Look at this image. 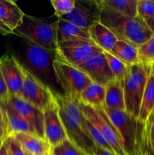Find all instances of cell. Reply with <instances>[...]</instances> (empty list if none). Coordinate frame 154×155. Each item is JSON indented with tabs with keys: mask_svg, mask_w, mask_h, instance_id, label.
<instances>
[{
	"mask_svg": "<svg viewBox=\"0 0 154 155\" xmlns=\"http://www.w3.org/2000/svg\"><path fill=\"white\" fill-rule=\"evenodd\" d=\"M104 54L115 80L123 81L128 72V66L110 52L104 51Z\"/></svg>",
	"mask_w": 154,
	"mask_h": 155,
	"instance_id": "cell-27",
	"label": "cell"
},
{
	"mask_svg": "<svg viewBox=\"0 0 154 155\" xmlns=\"http://www.w3.org/2000/svg\"><path fill=\"white\" fill-rule=\"evenodd\" d=\"M0 155H9V153L7 149V147H6L5 142H3L2 146L0 147Z\"/></svg>",
	"mask_w": 154,
	"mask_h": 155,
	"instance_id": "cell-40",
	"label": "cell"
},
{
	"mask_svg": "<svg viewBox=\"0 0 154 155\" xmlns=\"http://www.w3.org/2000/svg\"><path fill=\"white\" fill-rule=\"evenodd\" d=\"M49 155H50V154H49Z\"/></svg>",
	"mask_w": 154,
	"mask_h": 155,
	"instance_id": "cell-47",
	"label": "cell"
},
{
	"mask_svg": "<svg viewBox=\"0 0 154 155\" xmlns=\"http://www.w3.org/2000/svg\"><path fill=\"white\" fill-rule=\"evenodd\" d=\"M6 138H7V136H6L5 133L4 132H3L2 130L0 129V139H4V140H5Z\"/></svg>",
	"mask_w": 154,
	"mask_h": 155,
	"instance_id": "cell-41",
	"label": "cell"
},
{
	"mask_svg": "<svg viewBox=\"0 0 154 155\" xmlns=\"http://www.w3.org/2000/svg\"><path fill=\"white\" fill-rule=\"evenodd\" d=\"M105 105L110 110L125 111L123 81L114 80L105 86Z\"/></svg>",
	"mask_w": 154,
	"mask_h": 155,
	"instance_id": "cell-17",
	"label": "cell"
},
{
	"mask_svg": "<svg viewBox=\"0 0 154 155\" xmlns=\"http://www.w3.org/2000/svg\"><path fill=\"white\" fill-rule=\"evenodd\" d=\"M0 33H1L2 35L5 36V35L14 33V32L12 31L10 28H8L5 24H4L2 21H0Z\"/></svg>",
	"mask_w": 154,
	"mask_h": 155,
	"instance_id": "cell-38",
	"label": "cell"
},
{
	"mask_svg": "<svg viewBox=\"0 0 154 155\" xmlns=\"http://www.w3.org/2000/svg\"><path fill=\"white\" fill-rule=\"evenodd\" d=\"M50 2L54 9L55 16L62 18L73 9L75 0H51Z\"/></svg>",
	"mask_w": 154,
	"mask_h": 155,
	"instance_id": "cell-30",
	"label": "cell"
},
{
	"mask_svg": "<svg viewBox=\"0 0 154 155\" xmlns=\"http://www.w3.org/2000/svg\"><path fill=\"white\" fill-rule=\"evenodd\" d=\"M110 53L122 61L127 66L140 63L138 48L124 41L118 40Z\"/></svg>",
	"mask_w": 154,
	"mask_h": 155,
	"instance_id": "cell-24",
	"label": "cell"
},
{
	"mask_svg": "<svg viewBox=\"0 0 154 155\" xmlns=\"http://www.w3.org/2000/svg\"><path fill=\"white\" fill-rule=\"evenodd\" d=\"M98 2L125 16H137V0H98Z\"/></svg>",
	"mask_w": 154,
	"mask_h": 155,
	"instance_id": "cell-26",
	"label": "cell"
},
{
	"mask_svg": "<svg viewBox=\"0 0 154 155\" xmlns=\"http://www.w3.org/2000/svg\"><path fill=\"white\" fill-rule=\"evenodd\" d=\"M149 137H150L151 144L154 150V120L152 116L149 118Z\"/></svg>",
	"mask_w": 154,
	"mask_h": 155,
	"instance_id": "cell-36",
	"label": "cell"
},
{
	"mask_svg": "<svg viewBox=\"0 0 154 155\" xmlns=\"http://www.w3.org/2000/svg\"><path fill=\"white\" fill-rule=\"evenodd\" d=\"M54 98L68 140L87 154L94 155L93 149L95 145L86 131L85 117L79 100L55 92Z\"/></svg>",
	"mask_w": 154,
	"mask_h": 155,
	"instance_id": "cell-1",
	"label": "cell"
},
{
	"mask_svg": "<svg viewBox=\"0 0 154 155\" xmlns=\"http://www.w3.org/2000/svg\"><path fill=\"white\" fill-rule=\"evenodd\" d=\"M138 55L140 63L154 64V36L138 47Z\"/></svg>",
	"mask_w": 154,
	"mask_h": 155,
	"instance_id": "cell-29",
	"label": "cell"
},
{
	"mask_svg": "<svg viewBox=\"0 0 154 155\" xmlns=\"http://www.w3.org/2000/svg\"><path fill=\"white\" fill-rule=\"evenodd\" d=\"M80 71L86 74L93 83L105 86L110 82L115 80L110 71L104 51H101L78 67Z\"/></svg>",
	"mask_w": 154,
	"mask_h": 155,
	"instance_id": "cell-14",
	"label": "cell"
},
{
	"mask_svg": "<svg viewBox=\"0 0 154 155\" xmlns=\"http://www.w3.org/2000/svg\"><path fill=\"white\" fill-rule=\"evenodd\" d=\"M23 38L55 52L57 48L56 21L24 15L21 25L14 31Z\"/></svg>",
	"mask_w": 154,
	"mask_h": 155,
	"instance_id": "cell-4",
	"label": "cell"
},
{
	"mask_svg": "<svg viewBox=\"0 0 154 155\" xmlns=\"http://www.w3.org/2000/svg\"><path fill=\"white\" fill-rule=\"evenodd\" d=\"M0 70L11 96L22 97L23 74L20 61L11 54L0 58Z\"/></svg>",
	"mask_w": 154,
	"mask_h": 155,
	"instance_id": "cell-13",
	"label": "cell"
},
{
	"mask_svg": "<svg viewBox=\"0 0 154 155\" xmlns=\"http://www.w3.org/2000/svg\"><path fill=\"white\" fill-rule=\"evenodd\" d=\"M133 155H154L149 137V120L146 123L137 121V131Z\"/></svg>",
	"mask_w": 154,
	"mask_h": 155,
	"instance_id": "cell-22",
	"label": "cell"
},
{
	"mask_svg": "<svg viewBox=\"0 0 154 155\" xmlns=\"http://www.w3.org/2000/svg\"><path fill=\"white\" fill-rule=\"evenodd\" d=\"M88 33L90 39L104 51L110 52L118 41L113 32L100 21L88 29Z\"/></svg>",
	"mask_w": 154,
	"mask_h": 155,
	"instance_id": "cell-19",
	"label": "cell"
},
{
	"mask_svg": "<svg viewBox=\"0 0 154 155\" xmlns=\"http://www.w3.org/2000/svg\"><path fill=\"white\" fill-rule=\"evenodd\" d=\"M0 129L5 133L6 136L8 137V125L5 110L1 101H0Z\"/></svg>",
	"mask_w": 154,
	"mask_h": 155,
	"instance_id": "cell-35",
	"label": "cell"
},
{
	"mask_svg": "<svg viewBox=\"0 0 154 155\" xmlns=\"http://www.w3.org/2000/svg\"><path fill=\"white\" fill-rule=\"evenodd\" d=\"M154 110V76L151 72L142 97L138 120L146 123Z\"/></svg>",
	"mask_w": 154,
	"mask_h": 155,
	"instance_id": "cell-25",
	"label": "cell"
},
{
	"mask_svg": "<svg viewBox=\"0 0 154 155\" xmlns=\"http://www.w3.org/2000/svg\"><path fill=\"white\" fill-rule=\"evenodd\" d=\"M4 139H0V147L2 146V145L3 144V142H4Z\"/></svg>",
	"mask_w": 154,
	"mask_h": 155,
	"instance_id": "cell-43",
	"label": "cell"
},
{
	"mask_svg": "<svg viewBox=\"0 0 154 155\" xmlns=\"http://www.w3.org/2000/svg\"><path fill=\"white\" fill-rule=\"evenodd\" d=\"M44 135L45 140L51 149L61 145L67 139L55 101H53L43 110Z\"/></svg>",
	"mask_w": 154,
	"mask_h": 155,
	"instance_id": "cell-11",
	"label": "cell"
},
{
	"mask_svg": "<svg viewBox=\"0 0 154 155\" xmlns=\"http://www.w3.org/2000/svg\"><path fill=\"white\" fill-rule=\"evenodd\" d=\"M146 23L148 27H149V28L150 29L151 31L154 34V16L152 18H151L150 19L148 20V21H146Z\"/></svg>",
	"mask_w": 154,
	"mask_h": 155,
	"instance_id": "cell-39",
	"label": "cell"
},
{
	"mask_svg": "<svg viewBox=\"0 0 154 155\" xmlns=\"http://www.w3.org/2000/svg\"><path fill=\"white\" fill-rule=\"evenodd\" d=\"M24 15L14 1L0 0V21L13 32L21 24Z\"/></svg>",
	"mask_w": 154,
	"mask_h": 155,
	"instance_id": "cell-18",
	"label": "cell"
},
{
	"mask_svg": "<svg viewBox=\"0 0 154 155\" xmlns=\"http://www.w3.org/2000/svg\"><path fill=\"white\" fill-rule=\"evenodd\" d=\"M53 52L26 39L25 57L30 68L29 71L36 73L34 75L39 80L40 77L48 78L52 74L54 75L53 61L55 58H53Z\"/></svg>",
	"mask_w": 154,
	"mask_h": 155,
	"instance_id": "cell-10",
	"label": "cell"
},
{
	"mask_svg": "<svg viewBox=\"0 0 154 155\" xmlns=\"http://www.w3.org/2000/svg\"><path fill=\"white\" fill-rule=\"evenodd\" d=\"M56 33L57 45L71 39H90L88 30L81 28L63 18H57L56 21Z\"/></svg>",
	"mask_w": 154,
	"mask_h": 155,
	"instance_id": "cell-20",
	"label": "cell"
},
{
	"mask_svg": "<svg viewBox=\"0 0 154 155\" xmlns=\"http://www.w3.org/2000/svg\"><path fill=\"white\" fill-rule=\"evenodd\" d=\"M9 155H27L20 144L15 140L13 136H8L4 141Z\"/></svg>",
	"mask_w": 154,
	"mask_h": 155,
	"instance_id": "cell-33",
	"label": "cell"
},
{
	"mask_svg": "<svg viewBox=\"0 0 154 155\" xmlns=\"http://www.w3.org/2000/svg\"><path fill=\"white\" fill-rule=\"evenodd\" d=\"M50 155H54V154H52V152H51V151H50V154H49Z\"/></svg>",
	"mask_w": 154,
	"mask_h": 155,
	"instance_id": "cell-45",
	"label": "cell"
},
{
	"mask_svg": "<svg viewBox=\"0 0 154 155\" xmlns=\"http://www.w3.org/2000/svg\"><path fill=\"white\" fill-rule=\"evenodd\" d=\"M54 155H88L66 139L61 145L51 149Z\"/></svg>",
	"mask_w": 154,
	"mask_h": 155,
	"instance_id": "cell-31",
	"label": "cell"
},
{
	"mask_svg": "<svg viewBox=\"0 0 154 155\" xmlns=\"http://www.w3.org/2000/svg\"><path fill=\"white\" fill-rule=\"evenodd\" d=\"M151 72H152V75L154 76V64H152V71H151Z\"/></svg>",
	"mask_w": 154,
	"mask_h": 155,
	"instance_id": "cell-42",
	"label": "cell"
},
{
	"mask_svg": "<svg viewBox=\"0 0 154 155\" xmlns=\"http://www.w3.org/2000/svg\"><path fill=\"white\" fill-rule=\"evenodd\" d=\"M105 86L92 83L82 92L79 101L94 108H101L105 105Z\"/></svg>",
	"mask_w": 154,
	"mask_h": 155,
	"instance_id": "cell-23",
	"label": "cell"
},
{
	"mask_svg": "<svg viewBox=\"0 0 154 155\" xmlns=\"http://www.w3.org/2000/svg\"><path fill=\"white\" fill-rule=\"evenodd\" d=\"M8 125V136L16 133L37 135L30 124L19 114L8 102L2 103Z\"/></svg>",
	"mask_w": 154,
	"mask_h": 155,
	"instance_id": "cell-21",
	"label": "cell"
},
{
	"mask_svg": "<svg viewBox=\"0 0 154 155\" xmlns=\"http://www.w3.org/2000/svg\"><path fill=\"white\" fill-rule=\"evenodd\" d=\"M151 116H152V119H153V120H154V110H153V111H152V115H151Z\"/></svg>",
	"mask_w": 154,
	"mask_h": 155,
	"instance_id": "cell-44",
	"label": "cell"
},
{
	"mask_svg": "<svg viewBox=\"0 0 154 155\" xmlns=\"http://www.w3.org/2000/svg\"><path fill=\"white\" fill-rule=\"evenodd\" d=\"M8 102L31 125L37 136L45 140L43 110L18 97L10 95Z\"/></svg>",
	"mask_w": 154,
	"mask_h": 155,
	"instance_id": "cell-15",
	"label": "cell"
},
{
	"mask_svg": "<svg viewBox=\"0 0 154 155\" xmlns=\"http://www.w3.org/2000/svg\"><path fill=\"white\" fill-rule=\"evenodd\" d=\"M53 68L57 83L64 91L63 94L75 99L79 100L82 92L93 83L78 68L57 57L53 61Z\"/></svg>",
	"mask_w": 154,
	"mask_h": 155,
	"instance_id": "cell-5",
	"label": "cell"
},
{
	"mask_svg": "<svg viewBox=\"0 0 154 155\" xmlns=\"http://www.w3.org/2000/svg\"><path fill=\"white\" fill-rule=\"evenodd\" d=\"M85 129L86 131H87L88 134L90 136L91 139L92 140L93 143L95 144V145L96 147H98L100 148H103L104 150H107V151H110V152L115 153L113 151V150L112 149V148L110 147V145H109L108 142L104 139V138L103 137L102 135L100 133V132L98 131V129L96 127H94L87 119L85 120Z\"/></svg>",
	"mask_w": 154,
	"mask_h": 155,
	"instance_id": "cell-28",
	"label": "cell"
},
{
	"mask_svg": "<svg viewBox=\"0 0 154 155\" xmlns=\"http://www.w3.org/2000/svg\"><path fill=\"white\" fill-rule=\"evenodd\" d=\"M100 11L97 0H77L73 9L62 18L81 28L88 30L99 21Z\"/></svg>",
	"mask_w": 154,
	"mask_h": 155,
	"instance_id": "cell-12",
	"label": "cell"
},
{
	"mask_svg": "<svg viewBox=\"0 0 154 155\" xmlns=\"http://www.w3.org/2000/svg\"><path fill=\"white\" fill-rule=\"evenodd\" d=\"M98 2V0H97ZM99 21L110 29L118 40H122L137 47L154 36V34L138 15L134 18L119 14L99 3Z\"/></svg>",
	"mask_w": 154,
	"mask_h": 155,
	"instance_id": "cell-2",
	"label": "cell"
},
{
	"mask_svg": "<svg viewBox=\"0 0 154 155\" xmlns=\"http://www.w3.org/2000/svg\"><path fill=\"white\" fill-rule=\"evenodd\" d=\"M94 155H116L115 153L110 152V151L104 150L103 148H100L98 147H94Z\"/></svg>",
	"mask_w": 154,
	"mask_h": 155,
	"instance_id": "cell-37",
	"label": "cell"
},
{
	"mask_svg": "<svg viewBox=\"0 0 154 155\" xmlns=\"http://www.w3.org/2000/svg\"><path fill=\"white\" fill-rule=\"evenodd\" d=\"M101 51H104L91 39H74L57 45L56 57L78 68L79 65Z\"/></svg>",
	"mask_w": 154,
	"mask_h": 155,
	"instance_id": "cell-8",
	"label": "cell"
},
{
	"mask_svg": "<svg viewBox=\"0 0 154 155\" xmlns=\"http://www.w3.org/2000/svg\"><path fill=\"white\" fill-rule=\"evenodd\" d=\"M108 119L119 133L127 155H133L136 139L137 120L130 116L126 111L110 110L102 107Z\"/></svg>",
	"mask_w": 154,
	"mask_h": 155,
	"instance_id": "cell-9",
	"label": "cell"
},
{
	"mask_svg": "<svg viewBox=\"0 0 154 155\" xmlns=\"http://www.w3.org/2000/svg\"><path fill=\"white\" fill-rule=\"evenodd\" d=\"M26 154H27V155H33V154H29V153H27V152H26Z\"/></svg>",
	"mask_w": 154,
	"mask_h": 155,
	"instance_id": "cell-46",
	"label": "cell"
},
{
	"mask_svg": "<svg viewBox=\"0 0 154 155\" xmlns=\"http://www.w3.org/2000/svg\"><path fill=\"white\" fill-rule=\"evenodd\" d=\"M9 98H10V94L0 70V101L2 103H6L8 101Z\"/></svg>",
	"mask_w": 154,
	"mask_h": 155,
	"instance_id": "cell-34",
	"label": "cell"
},
{
	"mask_svg": "<svg viewBox=\"0 0 154 155\" xmlns=\"http://www.w3.org/2000/svg\"><path fill=\"white\" fill-rule=\"evenodd\" d=\"M25 152L33 155H49L51 148L44 139L28 133L12 135Z\"/></svg>",
	"mask_w": 154,
	"mask_h": 155,
	"instance_id": "cell-16",
	"label": "cell"
},
{
	"mask_svg": "<svg viewBox=\"0 0 154 155\" xmlns=\"http://www.w3.org/2000/svg\"><path fill=\"white\" fill-rule=\"evenodd\" d=\"M20 65L24 80L21 98L44 110L54 101V92L21 62Z\"/></svg>",
	"mask_w": 154,
	"mask_h": 155,
	"instance_id": "cell-6",
	"label": "cell"
},
{
	"mask_svg": "<svg viewBox=\"0 0 154 155\" xmlns=\"http://www.w3.org/2000/svg\"><path fill=\"white\" fill-rule=\"evenodd\" d=\"M137 13L143 21L150 19L154 16V1L137 0Z\"/></svg>",
	"mask_w": 154,
	"mask_h": 155,
	"instance_id": "cell-32",
	"label": "cell"
},
{
	"mask_svg": "<svg viewBox=\"0 0 154 155\" xmlns=\"http://www.w3.org/2000/svg\"><path fill=\"white\" fill-rule=\"evenodd\" d=\"M152 65L137 63L128 66V72L123 80L125 111L137 120L142 97L150 76Z\"/></svg>",
	"mask_w": 154,
	"mask_h": 155,
	"instance_id": "cell-3",
	"label": "cell"
},
{
	"mask_svg": "<svg viewBox=\"0 0 154 155\" xmlns=\"http://www.w3.org/2000/svg\"><path fill=\"white\" fill-rule=\"evenodd\" d=\"M79 102L86 119L98 129L104 139L110 145L115 154L116 155H127L119 133L108 119L102 107L94 108L91 106L82 104L79 101Z\"/></svg>",
	"mask_w": 154,
	"mask_h": 155,
	"instance_id": "cell-7",
	"label": "cell"
}]
</instances>
